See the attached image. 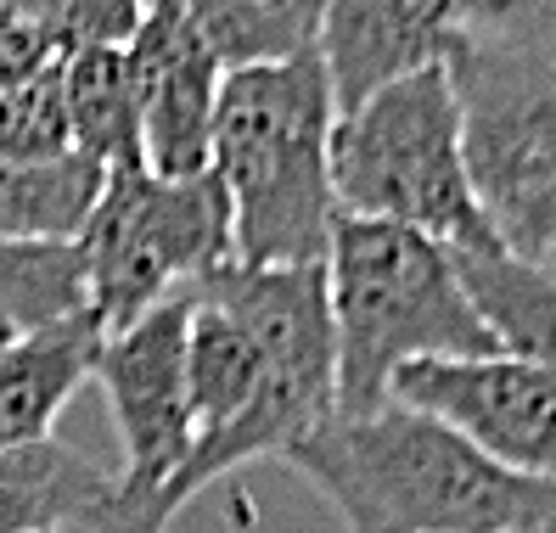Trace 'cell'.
Masks as SVG:
<instances>
[{"instance_id": "10", "label": "cell", "mask_w": 556, "mask_h": 533, "mask_svg": "<svg viewBox=\"0 0 556 533\" xmlns=\"http://www.w3.org/2000/svg\"><path fill=\"white\" fill-rule=\"evenodd\" d=\"M96 354H102V326L90 315L0 343V455L51 444L56 416L96 377Z\"/></svg>"}, {"instance_id": "3", "label": "cell", "mask_w": 556, "mask_h": 533, "mask_svg": "<svg viewBox=\"0 0 556 533\" xmlns=\"http://www.w3.org/2000/svg\"><path fill=\"white\" fill-rule=\"evenodd\" d=\"M326 309H332L338 416H377L394 405V377L433 359H489L472 297L455 276L450 248L405 225L338 219L326 253Z\"/></svg>"}, {"instance_id": "13", "label": "cell", "mask_w": 556, "mask_h": 533, "mask_svg": "<svg viewBox=\"0 0 556 533\" xmlns=\"http://www.w3.org/2000/svg\"><path fill=\"white\" fill-rule=\"evenodd\" d=\"M62 102H68L74 157L96 163L102 175L147 169L141 163V118L129 90V62L118 51H79L62 62Z\"/></svg>"}, {"instance_id": "7", "label": "cell", "mask_w": 556, "mask_h": 533, "mask_svg": "<svg viewBox=\"0 0 556 533\" xmlns=\"http://www.w3.org/2000/svg\"><path fill=\"white\" fill-rule=\"evenodd\" d=\"M394 405H410L455 427L483 455L522 478L556 483V377L517 365L506 354L489 359H433L394 377Z\"/></svg>"}, {"instance_id": "5", "label": "cell", "mask_w": 556, "mask_h": 533, "mask_svg": "<svg viewBox=\"0 0 556 533\" xmlns=\"http://www.w3.org/2000/svg\"><path fill=\"white\" fill-rule=\"evenodd\" d=\"M332 191L343 219L405 225L450 253L495 248L467 186L462 107L444 68L416 74L338 118Z\"/></svg>"}, {"instance_id": "1", "label": "cell", "mask_w": 556, "mask_h": 533, "mask_svg": "<svg viewBox=\"0 0 556 533\" xmlns=\"http://www.w3.org/2000/svg\"><path fill=\"white\" fill-rule=\"evenodd\" d=\"M281 460L349 533H556V483L511 472L410 405L332 416Z\"/></svg>"}, {"instance_id": "15", "label": "cell", "mask_w": 556, "mask_h": 533, "mask_svg": "<svg viewBox=\"0 0 556 533\" xmlns=\"http://www.w3.org/2000/svg\"><path fill=\"white\" fill-rule=\"evenodd\" d=\"M85 309V258L74 242L0 237V338H28Z\"/></svg>"}, {"instance_id": "17", "label": "cell", "mask_w": 556, "mask_h": 533, "mask_svg": "<svg viewBox=\"0 0 556 533\" xmlns=\"http://www.w3.org/2000/svg\"><path fill=\"white\" fill-rule=\"evenodd\" d=\"M74 157L68 102H62V62L0 96V163L7 169H51Z\"/></svg>"}, {"instance_id": "2", "label": "cell", "mask_w": 556, "mask_h": 533, "mask_svg": "<svg viewBox=\"0 0 556 533\" xmlns=\"http://www.w3.org/2000/svg\"><path fill=\"white\" fill-rule=\"evenodd\" d=\"M338 102L320 56L225 74L208 175L231 203V264L242 270H320L338 230L332 191Z\"/></svg>"}, {"instance_id": "20", "label": "cell", "mask_w": 556, "mask_h": 533, "mask_svg": "<svg viewBox=\"0 0 556 533\" xmlns=\"http://www.w3.org/2000/svg\"><path fill=\"white\" fill-rule=\"evenodd\" d=\"M522 17H529V28H534L540 51L556 62V0H545V7H522Z\"/></svg>"}, {"instance_id": "21", "label": "cell", "mask_w": 556, "mask_h": 533, "mask_svg": "<svg viewBox=\"0 0 556 533\" xmlns=\"http://www.w3.org/2000/svg\"><path fill=\"white\" fill-rule=\"evenodd\" d=\"M551 270H556V264H551Z\"/></svg>"}, {"instance_id": "18", "label": "cell", "mask_w": 556, "mask_h": 533, "mask_svg": "<svg viewBox=\"0 0 556 533\" xmlns=\"http://www.w3.org/2000/svg\"><path fill=\"white\" fill-rule=\"evenodd\" d=\"M17 7L46 35L56 62H68L79 51L129 46V35L141 28V12H147V7H129V0H17Z\"/></svg>"}, {"instance_id": "16", "label": "cell", "mask_w": 556, "mask_h": 533, "mask_svg": "<svg viewBox=\"0 0 556 533\" xmlns=\"http://www.w3.org/2000/svg\"><path fill=\"white\" fill-rule=\"evenodd\" d=\"M102 169L62 157L51 169H7L0 163V237L7 242H79L102 196Z\"/></svg>"}, {"instance_id": "22", "label": "cell", "mask_w": 556, "mask_h": 533, "mask_svg": "<svg viewBox=\"0 0 556 533\" xmlns=\"http://www.w3.org/2000/svg\"><path fill=\"white\" fill-rule=\"evenodd\" d=\"M0 343H7V338H0Z\"/></svg>"}, {"instance_id": "12", "label": "cell", "mask_w": 556, "mask_h": 533, "mask_svg": "<svg viewBox=\"0 0 556 533\" xmlns=\"http://www.w3.org/2000/svg\"><path fill=\"white\" fill-rule=\"evenodd\" d=\"M108 494L113 472L56 439L0 455V533H62V522H90Z\"/></svg>"}, {"instance_id": "19", "label": "cell", "mask_w": 556, "mask_h": 533, "mask_svg": "<svg viewBox=\"0 0 556 533\" xmlns=\"http://www.w3.org/2000/svg\"><path fill=\"white\" fill-rule=\"evenodd\" d=\"M46 68H56L46 35L28 23V12L17 0H0V96L28 85V79H40Z\"/></svg>"}, {"instance_id": "6", "label": "cell", "mask_w": 556, "mask_h": 533, "mask_svg": "<svg viewBox=\"0 0 556 533\" xmlns=\"http://www.w3.org/2000/svg\"><path fill=\"white\" fill-rule=\"evenodd\" d=\"M74 248L85 258V309L102 338H118L231 264V203L214 175L163 180L118 169L102 180Z\"/></svg>"}, {"instance_id": "14", "label": "cell", "mask_w": 556, "mask_h": 533, "mask_svg": "<svg viewBox=\"0 0 556 533\" xmlns=\"http://www.w3.org/2000/svg\"><path fill=\"white\" fill-rule=\"evenodd\" d=\"M186 17L225 74L292 62L320 35V7L309 0H186Z\"/></svg>"}, {"instance_id": "8", "label": "cell", "mask_w": 556, "mask_h": 533, "mask_svg": "<svg viewBox=\"0 0 556 533\" xmlns=\"http://www.w3.org/2000/svg\"><path fill=\"white\" fill-rule=\"evenodd\" d=\"M129 90L141 118V163L163 180L208 175V141L225 68L186 17V0H157L124 46Z\"/></svg>"}, {"instance_id": "4", "label": "cell", "mask_w": 556, "mask_h": 533, "mask_svg": "<svg viewBox=\"0 0 556 533\" xmlns=\"http://www.w3.org/2000/svg\"><path fill=\"white\" fill-rule=\"evenodd\" d=\"M444 74L489 237L511 258L556 264V62L522 7H467Z\"/></svg>"}, {"instance_id": "11", "label": "cell", "mask_w": 556, "mask_h": 533, "mask_svg": "<svg viewBox=\"0 0 556 533\" xmlns=\"http://www.w3.org/2000/svg\"><path fill=\"white\" fill-rule=\"evenodd\" d=\"M495 354L534 365L556 377V270L551 264L511 258L506 248H467L450 253Z\"/></svg>"}, {"instance_id": "9", "label": "cell", "mask_w": 556, "mask_h": 533, "mask_svg": "<svg viewBox=\"0 0 556 533\" xmlns=\"http://www.w3.org/2000/svg\"><path fill=\"white\" fill-rule=\"evenodd\" d=\"M462 17L467 7H450V0H332L320 7L315 56L332 85L338 118L416 74L444 68L462 40Z\"/></svg>"}]
</instances>
